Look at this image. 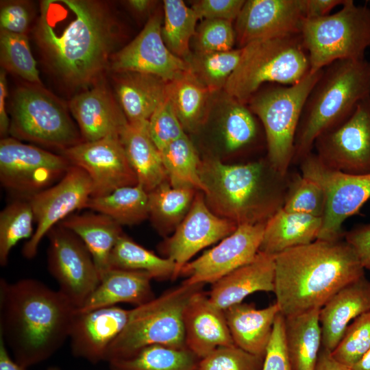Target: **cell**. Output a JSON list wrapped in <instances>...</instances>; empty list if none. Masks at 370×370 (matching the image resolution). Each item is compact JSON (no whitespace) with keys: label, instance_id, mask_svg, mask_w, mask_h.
<instances>
[{"label":"cell","instance_id":"6da1fadb","mask_svg":"<svg viewBox=\"0 0 370 370\" xmlns=\"http://www.w3.org/2000/svg\"><path fill=\"white\" fill-rule=\"evenodd\" d=\"M36 36L54 71L66 82L80 86L95 80L106 66L116 29L101 3L44 0Z\"/></svg>","mask_w":370,"mask_h":370},{"label":"cell","instance_id":"7a4b0ae2","mask_svg":"<svg viewBox=\"0 0 370 370\" xmlns=\"http://www.w3.org/2000/svg\"><path fill=\"white\" fill-rule=\"evenodd\" d=\"M76 312L59 290L38 280H0V339L25 369L61 348L69 338Z\"/></svg>","mask_w":370,"mask_h":370},{"label":"cell","instance_id":"3957f363","mask_svg":"<svg viewBox=\"0 0 370 370\" xmlns=\"http://www.w3.org/2000/svg\"><path fill=\"white\" fill-rule=\"evenodd\" d=\"M363 276L365 269L344 238L317 239L275 256V303L284 317L321 308Z\"/></svg>","mask_w":370,"mask_h":370},{"label":"cell","instance_id":"277c9868","mask_svg":"<svg viewBox=\"0 0 370 370\" xmlns=\"http://www.w3.org/2000/svg\"><path fill=\"white\" fill-rule=\"evenodd\" d=\"M199 174L209 208L237 225L266 223L281 209L290 175L267 159L227 164L212 157L201 160Z\"/></svg>","mask_w":370,"mask_h":370},{"label":"cell","instance_id":"5b68a950","mask_svg":"<svg viewBox=\"0 0 370 370\" xmlns=\"http://www.w3.org/2000/svg\"><path fill=\"white\" fill-rule=\"evenodd\" d=\"M368 97L370 60H338L323 68L304 106L293 163L299 164L312 153L319 136L343 123Z\"/></svg>","mask_w":370,"mask_h":370},{"label":"cell","instance_id":"8992f818","mask_svg":"<svg viewBox=\"0 0 370 370\" xmlns=\"http://www.w3.org/2000/svg\"><path fill=\"white\" fill-rule=\"evenodd\" d=\"M310 71L300 34L256 40L242 47L238 64L224 91L227 97L247 104L263 85H293Z\"/></svg>","mask_w":370,"mask_h":370},{"label":"cell","instance_id":"52a82bcc","mask_svg":"<svg viewBox=\"0 0 370 370\" xmlns=\"http://www.w3.org/2000/svg\"><path fill=\"white\" fill-rule=\"evenodd\" d=\"M204 286L182 282L151 301L130 309L127 325L110 345L106 362L131 356L152 345L186 347L184 311L191 297Z\"/></svg>","mask_w":370,"mask_h":370},{"label":"cell","instance_id":"ba28073f","mask_svg":"<svg viewBox=\"0 0 370 370\" xmlns=\"http://www.w3.org/2000/svg\"><path fill=\"white\" fill-rule=\"evenodd\" d=\"M322 71H310L293 85L270 84L264 88L261 87L247 103L262 125L267 159L283 175L289 173L304 106Z\"/></svg>","mask_w":370,"mask_h":370},{"label":"cell","instance_id":"9c48e42d","mask_svg":"<svg viewBox=\"0 0 370 370\" xmlns=\"http://www.w3.org/2000/svg\"><path fill=\"white\" fill-rule=\"evenodd\" d=\"M334 14L305 18L301 38L310 64V72L321 70L331 63L365 58L370 47V8L345 0Z\"/></svg>","mask_w":370,"mask_h":370},{"label":"cell","instance_id":"30bf717a","mask_svg":"<svg viewBox=\"0 0 370 370\" xmlns=\"http://www.w3.org/2000/svg\"><path fill=\"white\" fill-rule=\"evenodd\" d=\"M9 134L63 150L83 142L66 108L39 86L19 88L14 95Z\"/></svg>","mask_w":370,"mask_h":370},{"label":"cell","instance_id":"8fae6325","mask_svg":"<svg viewBox=\"0 0 370 370\" xmlns=\"http://www.w3.org/2000/svg\"><path fill=\"white\" fill-rule=\"evenodd\" d=\"M299 164L301 174L318 183L325 194V209L317 239L343 238V222L357 214L370 199V174H349L332 169L323 164L313 152Z\"/></svg>","mask_w":370,"mask_h":370},{"label":"cell","instance_id":"7c38bea8","mask_svg":"<svg viewBox=\"0 0 370 370\" xmlns=\"http://www.w3.org/2000/svg\"><path fill=\"white\" fill-rule=\"evenodd\" d=\"M71 166L62 155L23 143L13 137L0 141V182L18 198L29 199L55 184Z\"/></svg>","mask_w":370,"mask_h":370},{"label":"cell","instance_id":"4fadbf2b","mask_svg":"<svg viewBox=\"0 0 370 370\" xmlns=\"http://www.w3.org/2000/svg\"><path fill=\"white\" fill-rule=\"evenodd\" d=\"M47 268L58 290L78 310L100 282V274L83 241L60 223L47 234Z\"/></svg>","mask_w":370,"mask_h":370},{"label":"cell","instance_id":"5bb4252c","mask_svg":"<svg viewBox=\"0 0 370 370\" xmlns=\"http://www.w3.org/2000/svg\"><path fill=\"white\" fill-rule=\"evenodd\" d=\"M314 149L321 162L332 169L370 174V97L360 101L343 123L319 136Z\"/></svg>","mask_w":370,"mask_h":370},{"label":"cell","instance_id":"9a60e30c","mask_svg":"<svg viewBox=\"0 0 370 370\" xmlns=\"http://www.w3.org/2000/svg\"><path fill=\"white\" fill-rule=\"evenodd\" d=\"M92 190L87 173L71 165L57 183L31 197L29 200L36 227L33 236L23 247V256L34 258L41 241L54 226L74 211L85 208Z\"/></svg>","mask_w":370,"mask_h":370},{"label":"cell","instance_id":"2e32d148","mask_svg":"<svg viewBox=\"0 0 370 370\" xmlns=\"http://www.w3.org/2000/svg\"><path fill=\"white\" fill-rule=\"evenodd\" d=\"M60 154L71 165L81 168L87 173L92 183L91 197L107 195L119 188L138 184L119 136L83 141Z\"/></svg>","mask_w":370,"mask_h":370},{"label":"cell","instance_id":"e0dca14e","mask_svg":"<svg viewBox=\"0 0 370 370\" xmlns=\"http://www.w3.org/2000/svg\"><path fill=\"white\" fill-rule=\"evenodd\" d=\"M266 223L242 224L232 234L190 260L180 276L188 284H212L238 268L251 262L259 251Z\"/></svg>","mask_w":370,"mask_h":370},{"label":"cell","instance_id":"ac0fdd59","mask_svg":"<svg viewBox=\"0 0 370 370\" xmlns=\"http://www.w3.org/2000/svg\"><path fill=\"white\" fill-rule=\"evenodd\" d=\"M237 227L234 222L214 214L206 204L204 193L198 190L188 214L159 245V251L175 264L177 278L195 254L221 241Z\"/></svg>","mask_w":370,"mask_h":370},{"label":"cell","instance_id":"d6986e66","mask_svg":"<svg viewBox=\"0 0 370 370\" xmlns=\"http://www.w3.org/2000/svg\"><path fill=\"white\" fill-rule=\"evenodd\" d=\"M162 15L153 14L139 34L111 58L117 73L137 72L169 82L190 69L186 61L172 53L163 41Z\"/></svg>","mask_w":370,"mask_h":370},{"label":"cell","instance_id":"ffe728a7","mask_svg":"<svg viewBox=\"0 0 370 370\" xmlns=\"http://www.w3.org/2000/svg\"><path fill=\"white\" fill-rule=\"evenodd\" d=\"M304 0H247L234 21L236 42L242 48L260 40L301 34Z\"/></svg>","mask_w":370,"mask_h":370},{"label":"cell","instance_id":"44dd1931","mask_svg":"<svg viewBox=\"0 0 370 370\" xmlns=\"http://www.w3.org/2000/svg\"><path fill=\"white\" fill-rule=\"evenodd\" d=\"M130 309L118 306L76 312L69 339L73 355L92 364L106 361L112 342L127 325Z\"/></svg>","mask_w":370,"mask_h":370},{"label":"cell","instance_id":"7402d4cb","mask_svg":"<svg viewBox=\"0 0 370 370\" xmlns=\"http://www.w3.org/2000/svg\"><path fill=\"white\" fill-rule=\"evenodd\" d=\"M183 323L186 347L199 359L219 347L234 345L224 310L212 304L203 289L187 303Z\"/></svg>","mask_w":370,"mask_h":370},{"label":"cell","instance_id":"603a6c76","mask_svg":"<svg viewBox=\"0 0 370 370\" xmlns=\"http://www.w3.org/2000/svg\"><path fill=\"white\" fill-rule=\"evenodd\" d=\"M69 106L84 141L119 136L128 122L121 108L101 85L75 95Z\"/></svg>","mask_w":370,"mask_h":370},{"label":"cell","instance_id":"cb8c5ba5","mask_svg":"<svg viewBox=\"0 0 370 370\" xmlns=\"http://www.w3.org/2000/svg\"><path fill=\"white\" fill-rule=\"evenodd\" d=\"M275 256L258 251L249 263L233 271L212 284L208 297L225 310L242 303L254 293L273 292Z\"/></svg>","mask_w":370,"mask_h":370},{"label":"cell","instance_id":"d4e9b609","mask_svg":"<svg viewBox=\"0 0 370 370\" xmlns=\"http://www.w3.org/2000/svg\"><path fill=\"white\" fill-rule=\"evenodd\" d=\"M370 310V280L365 276L338 291L321 308V347L332 352L347 326Z\"/></svg>","mask_w":370,"mask_h":370},{"label":"cell","instance_id":"484cf974","mask_svg":"<svg viewBox=\"0 0 370 370\" xmlns=\"http://www.w3.org/2000/svg\"><path fill=\"white\" fill-rule=\"evenodd\" d=\"M152 280L144 272L110 268L101 275L99 284L77 311L88 312L121 303L134 307L143 305L155 297Z\"/></svg>","mask_w":370,"mask_h":370},{"label":"cell","instance_id":"4316f807","mask_svg":"<svg viewBox=\"0 0 370 370\" xmlns=\"http://www.w3.org/2000/svg\"><path fill=\"white\" fill-rule=\"evenodd\" d=\"M279 312L276 303L258 309L254 304L242 302L225 310L234 345L249 353L264 357Z\"/></svg>","mask_w":370,"mask_h":370},{"label":"cell","instance_id":"83f0119b","mask_svg":"<svg viewBox=\"0 0 370 370\" xmlns=\"http://www.w3.org/2000/svg\"><path fill=\"white\" fill-rule=\"evenodd\" d=\"M119 138L138 184L147 192L167 180L160 151L149 134L148 121L127 122L122 128Z\"/></svg>","mask_w":370,"mask_h":370},{"label":"cell","instance_id":"f1b7e54d","mask_svg":"<svg viewBox=\"0 0 370 370\" xmlns=\"http://www.w3.org/2000/svg\"><path fill=\"white\" fill-rule=\"evenodd\" d=\"M121 74L116 92L129 123L147 121L166 98L167 82L150 74L137 72Z\"/></svg>","mask_w":370,"mask_h":370},{"label":"cell","instance_id":"f546056e","mask_svg":"<svg viewBox=\"0 0 370 370\" xmlns=\"http://www.w3.org/2000/svg\"><path fill=\"white\" fill-rule=\"evenodd\" d=\"M321 217L288 212L282 208L265 223L259 251L276 256L317 239Z\"/></svg>","mask_w":370,"mask_h":370},{"label":"cell","instance_id":"4dcf8cb0","mask_svg":"<svg viewBox=\"0 0 370 370\" xmlns=\"http://www.w3.org/2000/svg\"><path fill=\"white\" fill-rule=\"evenodd\" d=\"M60 224L75 233L83 241L101 278V275L110 269V256L123 233L122 226L110 217L92 210L72 214Z\"/></svg>","mask_w":370,"mask_h":370},{"label":"cell","instance_id":"1f68e13d","mask_svg":"<svg viewBox=\"0 0 370 370\" xmlns=\"http://www.w3.org/2000/svg\"><path fill=\"white\" fill-rule=\"evenodd\" d=\"M212 94L190 69L166 84V97L188 132H197L205 123Z\"/></svg>","mask_w":370,"mask_h":370},{"label":"cell","instance_id":"d6a6232c","mask_svg":"<svg viewBox=\"0 0 370 370\" xmlns=\"http://www.w3.org/2000/svg\"><path fill=\"white\" fill-rule=\"evenodd\" d=\"M321 308L285 317V336L293 370H315L321 348Z\"/></svg>","mask_w":370,"mask_h":370},{"label":"cell","instance_id":"836d02e7","mask_svg":"<svg viewBox=\"0 0 370 370\" xmlns=\"http://www.w3.org/2000/svg\"><path fill=\"white\" fill-rule=\"evenodd\" d=\"M197 191L173 187L166 180L148 193L149 218L160 234L174 232L190 210Z\"/></svg>","mask_w":370,"mask_h":370},{"label":"cell","instance_id":"e575fe53","mask_svg":"<svg viewBox=\"0 0 370 370\" xmlns=\"http://www.w3.org/2000/svg\"><path fill=\"white\" fill-rule=\"evenodd\" d=\"M85 208L106 214L121 226L138 224L149 216L148 192L140 184L121 187L107 195L90 197Z\"/></svg>","mask_w":370,"mask_h":370},{"label":"cell","instance_id":"d590c367","mask_svg":"<svg viewBox=\"0 0 370 370\" xmlns=\"http://www.w3.org/2000/svg\"><path fill=\"white\" fill-rule=\"evenodd\" d=\"M110 268L141 271L153 280H175V264L158 256L123 233L115 244L109 260Z\"/></svg>","mask_w":370,"mask_h":370},{"label":"cell","instance_id":"8d00e7d4","mask_svg":"<svg viewBox=\"0 0 370 370\" xmlns=\"http://www.w3.org/2000/svg\"><path fill=\"white\" fill-rule=\"evenodd\" d=\"M199 360L186 347L152 345L108 363L110 370H197Z\"/></svg>","mask_w":370,"mask_h":370},{"label":"cell","instance_id":"74e56055","mask_svg":"<svg viewBox=\"0 0 370 370\" xmlns=\"http://www.w3.org/2000/svg\"><path fill=\"white\" fill-rule=\"evenodd\" d=\"M161 34L169 51L185 61L190 56V42L196 29L197 15L182 0H164Z\"/></svg>","mask_w":370,"mask_h":370},{"label":"cell","instance_id":"f35d334b","mask_svg":"<svg viewBox=\"0 0 370 370\" xmlns=\"http://www.w3.org/2000/svg\"><path fill=\"white\" fill-rule=\"evenodd\" d=\"M167 180L173 187H189L203 192L199 166L201 160L186 134L160 151Z\"/></svg>","mask_w":370,"mask_h":370},{"label":"cell","instance_id":"ab89813d","mask_svg":"<svg viewBox=\"0 0 370 370\" xmlns=\"http://www.w3.org/2000/svg\"><path fill=\"white\" fill-rule=\"evenodd\" d=\"M256 118L246 103L227 96L221 128L227 152H240L257 142L259 127Z\"/></svg>","mask_w":370,"mask_h":370},{"label":"cell","instance_id":"60d3db41","mask_svg":"<svg viewBox=\"0 0 370 370\" xmlns=\"http://www.w3.org/2000/svg\"><path fill=\"white\" fill-rule=\"evenodd\" d=\"M241 53L242 48L219 52H193L186 61L195 77L214 93L224 89L238 64Z\"/></svg>","mask_w":370,"mask_h":370},{"label":"cell","instance_id":"b9f144b4","mask_svg":"<svg viewBox=\"0 0 370 370\" xmlns=\"http://www.w3.org/2000/svg\"><path fill=\"white\" fill-rule=\"evenodd\" d=\"M34 212L29 199L17 198L0 212V264L5 267L12 249L21 240L31 238Z\"/></svg>","mask_w":370,"mask_h":370},{"label":"cell","instance_id":"7bdbcfd3","mask_svg":"<svg viewBox=\"0 0 370 370\" xmlns=\"http://www.w3.org/2000/svg\"><path fill=\"white\" fill-rule=\"evenodd\" d=\"M0 59L5 69L34 85L40 86L41 80L36 62L25 34L1 30Z\"/></svg>","mask_w":370,"mask_h":370},{"label":"cell","instance_id":"ee69618b","mask_svg":"<svg viewBox=\"0 0 370 370\" xmlns=\"http://www.w3.org/2000/svg\"><path fill=\"white\" fill-rule=\"evenodd\" d=\"M325 204V194L318 183L301 173L289 175L284 210L322 217Z\"/></svg>","mask_w":370,"mask_h":370},{"label":"cell","instance_id":"f6af8a7d","mask_svg":"<svg viewBox=\"0 0 370 370\" xmlns=\"http://www.w3.org/2000/svg\"><path fill=\"white\" fill-rule=\"evenodd\" d=\"M370 349V310L354 319L332 352L341 363L352 368Z\"/></svg>","mask_w":370,"mask_h":370},{"label":"cell","instance_id":"bcb514c9","mask_svg":"<svg viewBox=\"0 0 370 370\" xmlns=\"http://www.w3.org/2000/svg\"><path fill=\"white\" fill-rule=\"evenodd\" d=\"M263 360L235 345L223 346L199 359L197 370H262Z\"/></svg>","mask_w":370,"mask_h":370},{"label":"cell","instance_id":"7dc6e473","mask_svg":"<svg viewBox=\"0 0 370 370\" xmlns=\"http://www.w3.org/2000/svg\"><path fill=\"white\" fill-rule=\"evenodd\" d=\"M195 52L211 53L233 49L236 33L233 22L205 19L197 27L193 37Z\"/></svg>","mask_w":370,"mask_h":370},{"label":"cell","instance_id":"c3c4849f","mask_svg":"<svg viewBox=\"0 0 370 370\" xmlns=\"http://www.w3.org/2000/svg\"><path fill=\"white\" fill-rule=\"evenodd\" d=\"M148 127L151 138L160 151L186 134L167 97L149 119Z\"/></svg>","mask_w":370,"mask_h":370},{"label":"cell","instance_id":"681fc988","mask_svg":"<svg viewBox=\"0 0 370 370\" xmlns=\"http://www.w3.org/2000/svg\"><path fill=\"white\" fill-rule=\"evenodd\" d=\"M262 370H293L286 343L285 317L281 312L275 318Z\"/></svg>","mask_w":370,"mask_h":370},{"label":"cell","instance_id":"f907efd6","mask_svg":"<svg viewBox=\"0 0 370 370\" xmlns=\"http://www.w3.org/2000/svg\"><path fill=\"white\" fill-rule=\"evenodd\" d=\"M245 0H199L191 7L199 19L235 21Z\"/></svg>","mask_w":370,"mask_h":370},{"label":"cell","instance_id":"816d5d0a","mask_svg":"<svg viewBox=\"0 0 370 370\" xmlns=\"http://www.w3.org/2000/svg\"><path fill=\"white\" fill-rule=\"evenodd\" d=\"M30 21V12L24 3L12 1L1 8V30L25 34Z\"/></svg>","mask_w":370,"mask_h":370},{"label":"cell","instance_id":"f5cc1de1","mask_svg":"<svg viewBox=\"0 0 370 370\" xmlns=\"http://www.w3.org/2000/svg\"><path fill=\"white\" fill-rule=\"evenodd\" d=\"M343 238L354 249L364 269L370 270V223L356 225L344 232Z\"/></svg>","mask_w":370,"mask_h":370},{"label":"cell","instance_id":"db71d44e","mask_svg":"<svg viewBox=\"0 0 370 370\" xmlns=\"http://www.w3.org/2000/svg\"><path fill=\"white\" fill-rule=\"evenodd\" d=\"M345 0H304L306 18H315L330 14V11L338 5H342Z\"/></svg>","mask_w":370,"mask_h":370},{"label":"cell","instance_id":"11a10c76","mask_svg":"<svg viewBox=\"0 0 370 370\" xmlns=\"http://www.w3.org/2000/svg\"><path fill=\"white\" fill-rule=\"evenodd\" d=\"M7 97V82L5 72L1 71L0 73V133L5 138L10 131V119L5 110V98Z\"/></svg>","mask_w":370,"mask_h":370},{"label":"cell","instance_id":"9f6ffc18","mask_svg":"<svg viewBox=\"0 0 370 370\" xmlns=\"http://www.w3.org/2000/svg\"><path fill=\"white\" fill-rule=\"evenodd\" d=\"M315 370H353L352 368L347 367L338 360L332 355V352L321 347Z\"/></svg>","mask_w":370,"mask_h":370},{"label":"cell","instance_id":"6f0895ef","mask_svg":"<svg viewBox=\"0 0 370 370\" xmlns=\"http://www.w3.org/2000/svg\"><path fill=\"white\" fill-rule=\"evenodd\" d=\"M0 370H26L10 356L3 341L0 339Z\"/></svg>","mask_w":370,"mask_h":370},{"label":"cell","instance_id":"680465c9","mask_svg":"<svg viewBox=\"0 0 370 370\" xmlns=\"http://www.w3.org/2000/svg\"><path fill=\"white\" fill-rule=\"evenodd\" d=\"M156 1L150 0H130L128 4L131 8L138 13H144L149 11Z\"/></svg>","mask_w":370,"mask_h":370},{"label":"cell","instance_id":"91938a15","mask_svg":"<svg viewBox=\"0 0 370 370\" xmlns=\"http://www.w3.org/2000/svg\"><path fill=\"white\" fill-rule=\"evenodd\" d=\"M353 370H370V349L353 367Z\"/></svg>","mask_w":370,"mask_h":370},{"label":"cell","instance_id":"94428289","mask_svg":"<svg viewBox=\"0 0 370 370\" xmlns=\"http://www.w3.org/2000/svg\"><path fill=\"white\" fill-rule=\"evenodd\" d=\"M47 370H61L60 368L57 367H49L47 369Z\"/></svg>","mask_w":370,"mask_h":370}]
</instances>
